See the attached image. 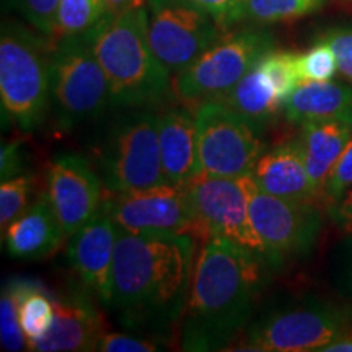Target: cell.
Wrapping results in <instances>:
<instances>
[{
	"mask_svg": "<svg viewBox=\"0 0 352 352\" xmlns=\"http://www.w3.org/2000/svg\"><path fill=\"white\" fill-rule=\"evenodd\" d=\"M162 341L147 340L142 336H132L124 333H104L96 351L103 352H155L162 349Z\"/></svg>",
	"mask_w": 352,
	"mask_h": 352,
	"instance_id": "obj_32",
	"label": "cell"
},
{
	"mask_svg": "<svg viewBox=\"0 0 352 352\" xmlns=\"http://www.w3.org/2000/svg\"><path fill=\"white\" fill-rule=\"evenodd\" d=\"M252 178L261 191L283 199L314 202L320 196L308 176L297 140L264 152L254 165Z\"/></svg>",
	"mask_w": 352,
	"mask_h": 352,
	"instance_id": "obj_18",
	"label": "cell"
},
{
	"mask_svg": "<svg viewBox=\"0 0 352 352\" xmlns=\"http://www.w3.org/2000/svg\"><path fill=\"white\" fill-rule=\"evenodd\" d=\"M65 236L46 192L20 214L2 233L8 256L20 261H38L59 248Z\"/></svg>",
	"mask_w": 352,
	"mask_h": 352,
	"instance_id": "obj_19",
	"label": "cell"
},
{
	"mask_svg": "<svg viewBox=\"0 0 352 352\" xmlns=\"http://www.w3.org/2000/svg\"><path fill=\"white\" fill-rule=\"evenodd\" d=\"M300 126L297 144L300 147L303 164L316 191L323 195L324 184L338 158L352 139V124L349 118H329L307 121Z\"/></svg>",
	"mask_w": 352,
	"mask_h": 352,
	"instance_id": "obj_20",
	"label": "cell"
},
{
	"mask_svg": "<svg viewBox=\"0 0 352 352\" xmlns=\"http://www.w3.org/2000/svg\"><path fill=\"white\" fill-rule=\"evenodd\" d=\"M0 341L6 351L19 352L28 349V342L20 324L16 300L6 284L0 297Z\"/></svg>",
	"mask_w": 352,
	"mask_h": 352,
	"instance_id": "obj_28",
	"label": "cell"
},
{
	"mask_svg": "<svg viewBox=\"0 0 352 352\" xmlns=\"http://www.w3.org/2000/svg\"><path fill=\"white\" fill-rule=\"evenodd\" d=\"M272 267L261 254L220 236L202 241L179 323L182 351H222L248 327Z\"/></svg>",
	"mask_w": 352,
	"mask_h": 352,
	"instance_id": "obj_2",
	"label": "cell"
},
{
	"mask_svg": "<svg viewBox=\"0 0 352 352\" xmlns=\"http://www.w3.org/2000/svg\"><path fill=\"white\" fill-rule=\"evenodd\" d=\"M6 285L16 300L21 329L28 347L46 336L54 323V302L44 294L41 284L32 279H10Z\"/></svg>",
	"mask_w": 352,
	"mask_h": 352,
	"instance_id": "obj_23",
	"label": "cell"
},
{
	"mask_svg": "<svg viewBox=\"0 0 352 352\" xmlns=\"http://www.w3.org/2000/svg\"><path fill=\"white\" fill-rule=\"evenodd\" d=\"M107 2L113 12H122V10H127V8L134 7L132 6V0H107Z\"/></svg>",
	"mask_w": 352,
	"mask_h": 352,
	"instance_id": "obj_38",
	"label": "cell"
},
{
	"mask_svg": "<svg viewBox=\"0 0 352 352\" xmlns=\"http://www.w3.org/2000/svg\"><path fill=\"white\" fill-rule=\"evenodd\" d=\"M101 209L121 230L132 233H191L195 215L184 184L164 183L139 191L113 192Z\"/></svg>",
	"mask_w": 352,
	"mask_h": 352,
	"instance_id": "obj_13",
	"label": "cell"
},
{
	"mask_svg": "<svg viewBox=\"0 0 352 352\" xmlns=\"http://www.w3.org/2000/svg\"><path fill=\"white\" fill-rule=\"evenodd\" d=\"M321 352H352V336L333 342V344L327 346Z\"/></svg>",
	"mask_w": 352,
	"mask_h": 352,
	"instance_id": "obj_37",
	"label": "cell"
},
{
	"mask_svg": "<svg viewBox=\"0 0 352 352\" xmlns=\"http://www.w3.org/2000/svg\"><path fill=\"white\" fill-rule=\"evenodd\" d=\"M352 315L320 298L280 303L254 318L240 341L241 351H323L344 340Z\"/></svg>",
	"mask_w": 352,
	"mask_h": 352,
	"instance_id": "obj_5",
	"label": "cell"
},
{
	"mask_svg": "<svg viewBox=\"0 0 352 352\" xmlns=\"http://www.w3.org/2000/svg\"><path fill=\"white\" fill-rule=\"evenodd\" d=\"M23 171V152L19 142H3L0 148V179L6 182Z\"/></svg>",
	"mask_w": 352,
	"mask_h": 352,
	"instance_id": "obj_34",
	"label": "cell"
},
{
	"mask_svg": "<svg viewBox=\"0 0 352 352\" xmlns=\"http://www.w3.org/2000/svg\"><path fill=\"white\" fill-rule=\"evenodd\" d=\"M195 215V239L220 236L264 256L263 241L250 217V199L256 189L252 176L220 178L206 173L184 183Z\"/></svg>",
	"mask_w": 352,
	"mask_h": 352,
	"instance_id": "obj_8",
	"label": "cell"
},
{
	"mask_svg": "<svg viewBox=\"0 0 352 352\" xmlns=\"http://www.w3.org/2000/svg\"><path fill=\"white\" fill-rule=\"evenodd\" d=\"M333 47L338 60V70L347 82L352 83V26H338L323 36Z\"/></svg>",
	"mask_w": 352,
	"mask_h": 352,
	"instance_id": "obj_33",
	"label": "cell"
},
{
	"mask_svg": "<svg viewBox=\"0 0 352 352\" xmlns=\"http://www.w3.org/2000/svg\"><path fill=\"white\" fill-rule=\"evenodd\" d=\"M349 121H351V124H352V109H351V113H349Z\"/></svg>",
	"mask_w": 352,
	"mask_h": 352,
	"instance_id": "obj_40",
	"label": "cell"
},
{
	"mask_svg": "<svg viewBox=\"0 0 352 352\" xmlns=\"http://www.w3.org/2000/svg\"><path fill=\"white\" fill-rule=\"evenodd\" d=\"M147 38L170 76H178L222 36V26L188 0H147Z\"/></svg>",
	"mask_w": 352,
	"mask_h": 352,
	"instance_id": "obj_11",
	"label": "cell"
},
{
	"mask_svg": "<svg viewBox=\"0 0 352 352\" xmlns=\"http://www.w3.org/2000/svg\"><path fill=\"white\" fill-rule=\"evenodd\" d=\"M144 3H147V0H132V6L134 7H142Z\"/></svg>",
	"mask_w": 352,
	"mask_h": 352,
	"instance_id": "obj_39",
	"label": "cell"
},
{
	"mask_svg": "<svg viewBox=\"0 0 352 352\" xmlns=\"http://www.w3.org/2000/svg\"><path fill=\"white\" fill-rule=\"evenodd\" d=\"M298 72L302 80H331L338 72L333 47L321 39L305 54H298Z\"/></svg>",
	"mask_w": 352,
	"mask_h": 352,
	"instance_id": "obj_27",
	"label": "cell"
},
{
	"mask_svg": "<svg viewBox=\"0 0 352 352\" xmlns=\"http://www.w3.org/2000/svg\"><path fill=\"white\" fill-rule=\"evenodd\" d=\"M331 215L341 230L352 236V188L347 189L340 201L331 204Z\"/></svg>",
	"mask_w": 352,
	"mask_h": 352,
	"instance_id": "obj_36",
	"label": "cell"
},
{
	"mask_svg": "<svg viewBox=\"0 0 352 352\" xmlns=\"http://www.w3.org/2000/svg\"><path fill=\"white\" fill-rule=\"evenodd\" d=\"M111 12L107 0H60L56 15V36H76L90 32Z\"/></svg>",
	"mask_w": 352,
	"mask_h": 352,
	"instance_id": "obj_24",
	"label": "cell"
},
{
	"mask_svg": "<svg viewBox=\"0 0 352 352\" xmlns=\"http://www.w3.org/2000/svg\"><path fill=\"white\" fill-rule=\"evenodd\" d=\"M85 34L107 74L114 107H148L166 98L171 76L148 43L144 6L108 12Z\"/></svg>",
	"mask_w": 352,
	"mask_h": 352,
	"instance_id": "obj_3",
	"label": "cell"
},
{
	"mask_svg": "<svg viewBox=\"0 0 352 352\" xmlns=\"http://www.w3.org/2000/svg\"><path fill=\"white\" fill-rule=\"evenodd\" d=\"M272 50L274 38L266 30L243 28L222 34L175 77L176 95L186 101L220 100Z\"/></svg>",
	"mask_w": 352,
	"mask_h": 352,
	"instance_id": "obj_9",
	"label": "cell"
},
{
	"mask_svg": "<svg viewBox=\"0 0 352 352\" xmlns=\"http://www.w3.org/2000/svg\"><path fill=\"white\" fill-rule=\"evenodd\" d=\"M120 227L98 210L90 222L70 236L67 258L78 280L100 298L103 305L111 302V270Z\"/></svg>",
	"mask_w": 352,
	"mask_h": 352,
	"instance_id": "obj_15",
	"label": "cell"
},
{
	"mask_svg": "<svg viewBox=\"0 0 352 352\" xmlns=\"http://www.w3.org/2000/svg\"><path fill=\"white\" fill-rule=\"evenodd\" d=\"M111 101L109 83L87 34L63 36L51 51V108L60 129L96 120Z\"/></svg>",
	"mask_w": 352,
	"mask_h": 352,
	"instance_id": "obj_6",
	"label": "cell"
},
{
	"mask_svg": "<svg viewBox=\"0 0 352 352\" xmlns=\"http://www.w3.org/2000/svg\"><path fill=\"white\" fill-rule=\"evenodd\" d=\"M98 166L109 192L139 191L166 183L158 140V114L138 109L118 118L100 144Z\"/></svg>",
	"mask_w": 352,
	"mask_h": 352,
	"instance_id": "obj_7",
	"label": "cell"
},
{
	"mask_svg": "<svg viewBox=\"0 0 352 352\" xmlns=\"http://www.w3.org/2000/svg\"><path fill=\"white\" fill-rule=\"evenodd\" d=\"M336 279L344 296L352 302V239L347 240L341 253L338 254Z\"/></svg>",
	"mask_w": 352,
	"mask_h": 352,
	"instance_id": "obj_35",
	"label": "cell"
},
{
	"mask_svg": "<svg viewBox=\"0 0 352 352\" xmlns=\"http://www.w3.org/2000/svg\"><path fill=\"white\" fill-rule=\"evenodd\" d=\"M32 191L33 178L30 175L21 173L2 182V186H0V227H2V233L7 230V227L13 220L28 209L26 206L30 202Z\"/></svg>",
	"mask_w": 352,
	"mask_h": 352,
	"instance_id": "obj_26",
	"label": "cell"
},
{
	"mask_svg": "<svg viewBox=\"0 0 352 352\" xmlns=\"http://www.w3.org/2000/svg\"><path fill=\"white\" fill-rule=\"evenodd\" d=\"M158 140L166 183L184 184L199 175L196 111L183 104L165 108L158 114Z\"/></svg>",
	"mask_w": 352,
	"mask_h": 352,
	"instance_id": "obj_17",
	"label": "cell"
},
{
	"mask_svg": "<svg viewBox=\"0 0 352 352\" xmlns=\"http://www.w3.org/2000/svg\"><path fill=\"white\" fill-rule=\"evenodd\" d=\"M46 195L65 236H72L101 209V179L77 153H60L47 170Z\"/></svg>",
	"mask_w": 352,
	"mask_h": 352,
	"instance_id": "obj_14",
	"label": "cell"
},
{
	"mask_svg": "<svg viewBox=\"0 0 352 352\" xmlns=\"http://www.w3.org/2000/svg\"><path fill=\"white\" fill-rule=\"evenodd\" d=\"M352 188V139L346 145L344 152L338 158L336 165L324 184L323 195L328 197L329 204H334L346 195L347 189Z\"/></svg>",
	"mask_w": 352,
	"mask_h": 352,
	"instance_id": "obj_31",
	"label": "cell"
},
{
	"mask_svg": "<svg viewBox=\"0 0 352 352\" xmlns=\"http://www.w3.org/2000/svg\"><path fill=\"white\" fill-rule=\"evenodd\" d=\"M327 0H248L246 19L254 23L292 21L323 8Z\"/></svg>",
	"mask_w": 352,
	"mask_h": 352,
	"instance_id": "obj_25",
	"label": "cell"
},
{
	"mask_svg": "<svg viewBox=\"0 0 352 352\" xmlns=\"http://www.w3.org/2000/svg\"><path fill=\"white\" fill-rule=\"evenodd\" d=\"M219 101L226 103L228 108L263 132L266 126L274 120L276 114L280 109H284V103L277 95L274 83L271 82V78L259 65V60Z\"/></svg>",
	"mask_w": 352,
	"mask_h": 352,
	"instance_id": "obj_22",
	"label": "cell"
},
{
	"mask_svg": "<svg viewBox=\"0 0 352 352\" xmlns=\"http://www.w3.org/2000/svg\"><path fill=\"white\" fill-rule=\"evenodd\" d=\"M199 173L220 178L252 176L258 158L266 152L263 131L219 100L196 108Z\"/></svg>",
	"mask_w": 352,
	"mask_h": 352,
	"instance_id": "obj_10",
	"label": "cell"
},
{
	"mask_svg": "<svg viewBox=\"0 0 352 352\" xmlns=\"http://www.w3.org/2000/svg\"><path fill=\"white\" fill-rule=\"evenodd\" d=\"M197 240L191 233H118L109 308L129 329L168 336L182 323Z\"/></svg>",
	"mask_w": 352,
	"mask_h": 352,
	"instance_id": "obj_1",
	"label": "cell"
},
{
	"mask_svg": "<svg viewBox=\"0 0 352 352\" xmlns=\"http://www.w3.org/2000/svg\"><path fill=\"white\" fill-rule=\"evenodd\" d=\"M0 101L3 121L32 132L51 109V52L44 41L16 21L0 33Z\"/></svg>",
	"mask_w": 352,
	"mask_h": 352,
	"instance_id": "obj_4",
	"label": "cell"
},
{
	"mask_svg": "<svg viewBox=\"0 0 352 352\" xmlns=\"http://www.w3.org/2000/svg\"><path fill=\"white\" fill-rule=\"evenodd\" d=\"M250 217L272 270L307 258L321 230V214L315 202L283 199L258 186L250 199Z\"/></svg>",
	"mask_w": 352,
	"mask_h": 352,
	"instance_id": "obj_12",
	"label": "cell"
},
{
	"mask_svg": "<svg viewBox=\"0 0 352 352\" xmlns=\"http://www.w3.org/2000/svg\"><path fill=\"white\" fill-rule=\"evenodd\" d=\"M52 302L56 311L52 328L46 336L33 342L28 351H96L107 329L103 316L90 297L74 287L57 294Z\"/></svg>",
	"mask_w": 352,
	"mask_h": 352,
	"instance_id": "obj_16",
	"label": "cell"
},
{
	"mask_svg": "<svg viewBox=\"0 0 352 352\" xmlns=\"http://www.w3.org/2000/svg\"><path fill=\"white\" fill-rule=\"evenodd\" d=\"M23 19L44 36H56V15L60 0H12Z\"/></svg>",
	"mask_w": 352,
	"mask_h": 352,
	"instance_id": "obj_29",
	"label": "cell"
},
{
	"mask_svg": "<svg viewBox=\"0 0 352 352\" xmlns=\"http://www.w3.org/2000/svg\"><path fill=\"white\" fill-rule=\"evenodd\" d=\"M352 87L331 80H302L284 103V114L290 122L349 118Z\"/></svg>",
	"mask_w": 352,
	"mask_h": 352,
	"instance_id": "obj_21",
	"label": "cell"
},
{
	"mask_svg": "<svg viewBox=\"0 0 352 352\" xmlns=\"http://www.w3.org/2000/svg\"><path fill=\"white\" fill-rule=\"evenodd\" d=\"M189 3L209 13L222 30L230 28L246 19V3L248 0H188Z\"/></svg>",
	"mask_w": 352,
	"mask_h": 352,
	"instance_id": "obj_30",
	"label": "cell"
}]
</instances>
